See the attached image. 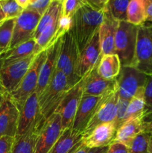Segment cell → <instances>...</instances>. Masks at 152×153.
I'll use <instances>...</instances> for the list:
<instances>
[{
  "mask_svg": "<svg viewBox=\"0 0 152 153\" xmlns=\"http://www.w3.org/2000/svg\"><path fill=\"white\" fill-rule=\"evenodd\" d=\"M69 90L66 78L61 70H55L52 80L38 97V114L34 124L36 132L55 113L67 91Z\"/></svg>",
  "mask_w": 152,
  "mask_h": 153,
  "instance_id": "6da1fadb",
  "label": "cell"
},
{
  "mask_svg": "<svg viewBox=\"0 0 152 153\" xmlns=\"http://www.w3.org/2000/svg\"><path fill=\"white\" fill-rule=\"evenodd\" d=\"M104 17V10H97L88 3L81 6L73 15L70 31L75 40L79 52L98 31Z\"/></svg>",
  "mask_w": 152,
  "mask_h": 153,
  "instance_id": "7a4b0ae2",
  "label": "cell"
},
{
  "mask_svg": "<svg viewBox=\"0 0 152 153\" xmlns=\"http://www.w3.org/2000/svg\"><path fill=\"white\" fill-rule=\"evenodd\" d=\"M79 50L72 31H69L61 37V46L56 69L66 76L69 88H72L81 79L76 75V66Z\"/></svg>",
  "mask_w": 152,
  "mask_h": 153,
  "instance_id": "3957f363",
  "label": "cell"
},
{
  "mask_svg": "<svg viewBox=\"0 0 152 153\" xmlns=\"http://www.w3.org/2000/svg\"><path fill=\"white\" fill-rule=\"evenodd\" d=\"M138 26L128 21H119L115 37V54L122 67H133L135 58Z\"/></svg>",
  "mask_w": 152,
  "mask_h": 153,
  "instance_id": "277c9868",
  "label": "cell"
},
{
  "mask_svg": "<svg viewBox=\"0 0 152 153\" xmlns=\"http://www.w3.org/2000/svg\"><path fill=\"white\" fill-rule=\"evenodd\" d=\"M46 57V50L37 54L25 76L16 89L10 93V96L14 101L18 108H22L27 99L35 92L38 84L39 76L42 65Z\"/></svg>",
  "mask_w": 152,
  "mask_h": 153,
  "instance_id": "5b68a950",
  "label": "cell"
},
{
  "mask_svg": "<svg viewBox=\"0 0 152 153\" xmlns=\"http://www.w3.org/2000/svg\"><path fill=\"white\" fill-rule=\"evenodd\" d=\"M133 67L146 75L152 74V24L138 26Z\"/></svg>",
  "mask_w": 152,
  "mask_h": 153,
  "instance_id": "8992f818",
  "label": "cell"
},
{
  "mask_svg": "<svg viewBox=\"0 0 152 153\" xmlns=\"http://www.w3.org/2000/svg\"><path fill=\"white\" fill-rule=\"evenodd\" d=\"M148 75L134 67H122L116 78L119 97L131 100L140 93L144 92Z\"/></svg>",
  "mask_w": 152,
  "mask_h": 153,
  "instance_id": "52a82bcc",
  "label": "cell"
},
{
  "mask_svg": "<svg viewBox=\"0 0 152 153\" xmlns=\"http://www.w3.org/2000/svg\"><path fill=\"white\" fill-rule=\"evenodd\" d=\"M63 129L59 114L55 113L46 121L37 133L34 153H49L61 134Z\"/></svg>",
  "mask_w": 152,
  "mask_h": 153,
  "instance_id": "ba28073f",
  "label": "cell"
},
{
  "mask_svg": "<svg viewBox=\"0 0 152 153\" xmlns=\"http://www.w3.org/2000/svg\"><path fill=\"white\" fill-rule=\"evenodd\" d=\"M35 54L0 67V82L10 94L16 89L32 64Z\"/></svg>",
  "mask_w": 152,
  "mask_h": 153,
  "instance_id": "9c48e42d",
  "label": "cell"
},
{
  "mask_svg": "<svg viewBox=\"0 0 152 153\" xmlns=\"http://www.w3.org/2000/svg\"><path fill=\"white\" fill-rule=\"evenodd\" d=\"M118 99L119 95L117 91L110 92L101 97L92 118L83 131V137L89 134L97 126L116 120Z\"/></svg>",
  "mask_w": 152,
  "mask_h": 153,
  "instance_id": "30bf717a",
  "label": "cell"
},
{
  "mask_svg": "<svg viewBox=\"0 0 152 153\" xmlns=\"http://www.w3.org/2000/svg\"><path fill=\"white\" fill-rule=\"evenodd\" d=\"M41 15L34 10L26 8L15 20L13 37L10 49L34 38Z\"/></svg>",
  "mask_w": 152,
  "mask_h": 153,
  "instance_id": "8fae6325",
  "label": "cell"
},
{
  "mask_svg": "<svg viewBox=\"0 0 152 153\" xmlns=\"http://www.w3.org/2000/svg\"><path fill=\"white\" fill-rule=\"evenodd\" d=\"M83 94V78L66 93L55 113L61 118L63 129L71 128Z\"/></svg>",
  "mask_w": 152,
  "mask_h": 153,
  "instance_id": "7c38bea8",
  "label": "cell"
},
{
  "mask_svg": "<svg viewBox=\"0 0 152 153\" xmlns=\"http://www.w3.org/2000/svg\"><path fill=\"white\" fill-rule=\"evenodd\" d=\"M101 57L98 31L95 33L89 43L79 52L76 66V75L82 79L98 64Z\"/></svg>",
  "mask_w": 152,
  "mask_h": 153,
  "instance_id": "4fadbf2b",
  "label": "cell"
},
{
  "mask_svg": "<svg viewBox=\"0 0 152 153\" xmlns=\"http://www.w3.org/2000/svg\"><path fill=\"white\" fill-rule=\"evenodd\" d=\"M19 117V109L7 94L0 106V137H16Z\"/></svg>",
  "mask_w": 152,
  "mask_h": 153,
  "instance_id": "5bb4252c",
  "label": "cell"
},
{
  "mask_svg": "<svg viewBox=\"0 0 152 153\" xmlns=\"http://www.w3.org/2000/svg\"><path fill=\"white\" fill-rule=\"evenodd\" d=\"M116 122L97 126L89 134L83 137V143L89 149L108 146L113 142L117 131Z\"/></svg>",
  "mask_w": 152,
  "mask_h": 153,
  "instance_id": "9a60e30c",
  "label": "cell"
},
{
  "mask_svg": "<svg viewBox=\"0 0 152 153\" xmlns=\"http://www.w3.org/2000/svg\"><path fill=\"white\" fill-rule=\"evenodd\" d=\"M61 37L58 39L49 49H46V59L42 65L40 76H39L38 84H37V87L35 91L38 97L41 95L45 88L51 82L55 73L60 46H61Z\"/></svg>",
  "mask_w": 152,
  "mask_h": 153,
  "instance_id": "2e32d148",
  "label": "cell"
},
{
  "mask_svg": "<svg viewBox=\"0 0 152 153\" xmlns=\"http://www.w3.org/2000/svg\"><path fill=\"white\" fill-rule=\"evenodd\" d=\"M119 21L116 20L105 7L104 21L98 29L101 56L115 54V37Z\"/></svg>",
  "mask_w": 152,
  "mask_h": 153,
  "instance_id": "e0dca14e",
  "label": "cell"
},
{
  "mask_svg": "<svg viewBox=\"0 0 152 153\" xmlns=\"http://www.w3.org/2000/svg\"><path fill=\"white\" fill-rule=\"evenodd\" d=\"M96 67L83 77V94L101 97L117 91L116 79L105 80L101 78L97 73Z\"/></svg>",
  "mask_w": 152,
  "mask_h": 153,
  "instance_id": "ac0fdd59",
  "label": "cell"
},
{
  "mask_svg": "<svg viewBox=\"0 0 152 153\" xmlns=\"http://www.w3.org/2000/svg\"><path fill=\"white\" fill-rule=\"evenodd\" d=\"M38 96L34 92L25 101L19 111V123L15 137H19L28 132L34 127L38 114Z\"/></svg>",
  "mask_w": 152,
  "mask_h": 153,
  "instance_id": "d6986e66",
  "label": "cell"
},
{
  "mask_svg": "<svg viewBox=\"0 0 152 153\" xmlns=\"http://www.w3.org/2000/svg\"><path fill=\"white\" fill-rule=\"evenodd\" d=\"M101 97L83 94L71 126L73 131L83 134Z\"/></svg>",
  "mask_w": 152,
  "mask_h": 153,
  "instance_id": "ffe728a7",
  "label": "cell"
},
{
  "mask_svg": "<svg viewBox=\"0 0 152 153\" xmlns=\"http://www.w3.org/2000/svg\"><path fill=\"white\" fill-rule=\"evenodd\" d=\"M152 122L145 121L143 117L134 118L125 121L116 131L113 143H119L129 146L134 138L149 128Z\"/></svg>",
  "mask_w": 152,
  "mask_h": 153,
  "instance_id": "44dd1931",
  "label": "cell"
},
{
  "mask_svg": "<svg viewBox=\"0 0 152 153\" xmlns=\"http://www.w3.org/2000/svg\"><path fill=\"white\" fill-rule=\"evenodd\" d=\"M83 143V134L71 128L63 130L49 153H72Z\"/></svg>",
  "mask_w": 152,
  "mask_h": 153,
  "instance_id": "7402d4cb",
  "label": "cell"
},
{
  "mask_svg": "<svg viewBox=\"0 0 152 153\" xmlns=\"http://www.w3.org/2000/svg\"><path fill=\"white\" fill-rule=\"evenodd\" d=\"M122 68L120 60L116 54L102 55L96 67L98 74L105 80H115Z\"/></svg>",
  "mask_w": 152,
  "mask_h": 153,
  "instance_id": "603a6c76",
  "label": "cell"
},
{
  "mask_svg": "<svg viewBox=\"0 0 152 153\" xmlns=\"http://www.w3.org/2000/svg\"><path fill=\"white\" fill-rule=\"evenodd\" d=\"M35 45L36 40L32 38L18 45L13 49H9L7 52L0 55V67L34 54Z\"/></svg>",
  "mask_w": 152,
  "mask_h": 153,
  "instance_id": "cb8c5ba5",
  "label": "cell"
},
{
  "mask_svg": "<svg viewBox=\"0 0 152 153\" xmlns=\"http://www.w3.org/2000/svg\"><path fill=\"white\" fill-rule=\"evenodd\" d=\"M36 136L37 133L33 127L25 135L15 137L10 153H34Z\"/></svg>",
  "mask_w": 152,
  "mask_h": 153,
  "instance_id": "d4e9b609",
  "label": "cell"
},
{
  "mask_svg": "<svg viewBox=\"0 0 152 153\" xmlns=\"http://www.w3.org/2000/svg\"><path fill=\"white\" fill-rule=\"evenodd\" d=\"M127 21L137 26L145 23V12L142 0L130 1L127 11Z\"/></svg>",
  "mask_w": 152,
  "mask_h": 153,
  "instance_id": "484cf974",
  "label": "cell"
},
{
  "mask_svg": "<svg viewBox=\"0 0 152 153\" xmlns=\"http://www.w3.org/2000/svg\"><path fill=\"white\" fill-rule=\"evenodd\" d=\"M16 19H5L0 23V55L10 49Z\"/></svg>",
  "mask_w": 152,
  "mask_h": 153,
  "instance_id": "4316f807",
  "label": "cell"
},
{
  "mask_svg": "<svg viewBox=\"0 0 152 153\" xmlns=\"http://www.w3.org/2000/svg\"><path fill=\"white\" fill-rule=\"evenodd\" d=\"M143 95L144 92L140 93L130 100L124 122L134 118H144L145 102Z\"/></svg>",
  "mask_w": 152,
  "mask_h": 153,
  "instance_id": "83f0119b",
  "label": "cell"
},
{
  "mask_svg": "<svg viewBox=\"0 0 152 153\" xmlns=\"http://www.w3.org/2000/svg\"><path fill=\"white\" fill-rule=\"evenodd\" d=\"M152 123L148 128L139 134L128 146L129 153H149V139Z\"/></svg>",
  "mask_w": 152,
  "mask_h": 153,
  "instance_id": "f1b7e54d",
  "label": "cell"
},
{
  "mask_svg": "<svg viewBox=\"0 0 152 153\" xmlns=\"http://www.w3.org/2000/svg\"><path fill=\"white\" fill-rule=\"evenodd\" d=\"M131 0H109L106 8L117 21H127V11Z\"/></svg>",
  "mask_w": 152,
  "mask_h": 153,
  "instance_id": "f546056e",
  "label": "cell"
},
{
  "mask_svg": "<svg viewBox=\"0 0 152 153\" xmlns=\"http://www.w3.org/2000/svg\"><path fill=\"white\" fill-rule=\"evenodd\" d=\"M143 97L145 102L144 119L145 121L152 122V74L148 75Z\"/></svg>",
  "mask_w": 152,
  "mask_h": 153,
  "instance_id": "4dcf8cb0",
  "label": "cell"
},
{
  "mask_svg": "<svg viewBox=\"0 0 152 153\" xmlns=\"http://www.w3.org/2000/svg\"><path fill=\"white\" fill-rule=\"evenodd\" d=\"M0 4L5 15L6 19H16L24 10L16 0H0Z\"/></svg>",
  "mask_w": 152,
  "mask_h": 153,
  "instance_id": "1f68e13d",
  "label": "cell"
},
{
  "mask_svg": "<svg viewBox=\"0 0 152 153\" xmlns=\"http://www.w3.org/2000/svg\"><path fill=\"white\" fill-rule=\"evenodd\" d=\"M86 3H87V0H63L61 15L66 17H72L75 12Z\"/></svg>",
  "mask_w": 152,
  "mask_h": 153,
  "instance_id": "d6a6232c",
  "label": "cell"
},
{
  "mask_svg": "<svg viewBox=\"0 0 152 153\" xmlns=\"http://www.w3.org/2000/svg\"><path fill=\"white\" fill-rule=\"evenodd\" d=\"M129 102L130 100L120 98V97H119V99H118L117 104H116V120H115L118 128L124 123V120H125L127 108H128Z\"/></svg>",
  "mask_w": 152,
  "mask_h": 153,
  "instance_id": "836d02e7",
  "label": "cell"
},
{
  "mask_svg": "<svg viewBox=\"0 0 152 153\" xmlns=\"http://www.w3.org/2000/svg\"><path fill=\"white\" fill-rule=\"evenodd\" d=\"M51 3L52 0H36L34 2L31 3L27 8L34 10L42 16L49 7Z\"/></svg>",
  "mask_w": 152,
  "mask_h": 153,
  "instance_id": "e575fe53",
  "label": "cell"
},
{
  "mask_svg": "<svg viewBox=\"0 0 152 153\" xmlns=\"http://www.w3.org/2000/svg\"><path fill=\"white\" fill-rule=\"evenodd\" d=\"M15 137L3 136L0 137V153H10Z\"/></svg>",
  "mask_w": 152,
  "mask_h": 153,
  "instance_id": "d590c367",
  "label": "cell"
},
{
  "mask_svg": "<svg viewBox=\"0 0 152 153\" xmlns=\"http://www.w3.org/2000/svg\"><path fill=\"white\" fill-rule=\"evenodd\" d=\"M106 153H129L128 147L119 143H112Z\"/></svg>",
  "mask_w": 152,
  "mask_h": 153,
  "instance_id": "8d00e7d4",
  "label": "cell"
},
{
  "mask_svg": "<svg viewBox=\"0 0 152 153\" xmlns=\"http://www.w3.org/2000/svg\"><path fill=\"white\" fill-rule=\"evenodd\" d=\"M145 8L146 22H152V0H142Z\"/></svg>",
  "mask_w": 152,
  "mask_h": 153,
  "instance_id": "74e56055",
  "label": "cell"
},
{
  "mask_svg": "<svg viewBox=\"0 0 152 153\" xmlns=\"http://www.w3.org/2000/svg\"><path fill=\"white\" fill-rule=\"evenodd\" d=\"M109 0H87V3L97 10H104Z\"/></svg>",
  "mask_w": 152,
  "mask_h": 153,
  "instance_id": "f35d334b",
  "label": "cell"
},
{
  "mask_svg": "<svg viewBox=\"0 0 152 153\" xmlns=\"http://www.w3.org/2000/svg\"><path fill=\"white\" fill-rule=\"evenodd\" d=\"M108 146H104V147H98V148H92L89 149L87 153H106L107 149H108Z\"/></svg>",
  "mask_w": 152,
  "mask_h": 153,
  "instance_id": "ab89813d",
  "label": "cell"
},
{
  "mask_svg": "<svg viewBox=\"0 0 152 153\" xmlns=\"http://www.w3.org/2000/svg\"><path fill=\"white\" fill-rule=\"evenodd\" d=\"M7 94H9V93L4 89V88L2 86L1 82H0V106H1L3 100H4V98H5L6 96L7 95Z\"/></svg>",
  "mask_w": 152,
  "mask_h": 153,
  "instance_id": "60d3db41",
  "label": "cell"
},
{
  "mask_svg": "<svg viewBox=\"0 0 152 153\" xmlns=\"http://www.w3.org/2000/svg\"><path fill=\"white\" fill-rule=\"evenodd\" d=\"M16 1L24 10L26 9L29 6L30 3H31V0H16Z\"/></svg>",
  "mask_w": 152,
  "mask_h": 153,
  "instance_id": "b9f144b4",
  "label": "cell"
},
{
  "mask_svg": "<svg viewBox=\"0 0 152 153\" xmlns=\"http://www.w3.org/2000/svg\"><path fill=\"white\" fill-rule=\"evenodd\" d=\"M89 149V148L86 147L83 143H82L78 148H77L74 152H72V153H87Z\"/></svg>",
  "mask_w": 152,
  "mask_h": 153,
  "instance_id": "7bdbcfd3",
  "label": "cell"
},
{
  "mask_svg": "<svg viewBox=\"0 0 152 153\" xmlns=\"http://www.w3.org/2000/svg\"><path fill=\"white\" fill-rule=\"evenodd\" d=\"M5 19H6L5 15H4V12H3L2 9H1V4H0V23H1V22H3V21L5 20Z\"/></svg>",
  "mask_w": 152,
  "mask_h": 153,
  "instance_id": "ee69618b",
  "label": "cell"
},
{
  "mask_svg": "<svg viewBox=\"0 0 152 153\" xmlns=\"http://www.w3.org/2000/svg\"><path fill=\"white\" fill-rule=\"evenodd\" d=\"M149 153H152V127L150 131V139H149Z\"/></svg>",
  "mask_w": 152,
  "mask_h": 153,
  "instance_id": "f6af8a7d",
  "label": "cell"
},
{
  "mask_svg": "<svg viewBox=\"0 0 152 153\" xmlns=\"http://www.w3.org/2000/svg\"><path fill=\"white\" fill-rule=\"evenodd\" d=\"M52 1H58V2L63 3V0H52Z\"/></svg>",
  "mask_w": 152,
  "mask_h": 153,
  "instance_id": "bcb514c9",
  "label": "cell"
},
{
  "mask_svg": "<svg viewBox=\"0 0 152 153\" xmlns=\"http://www.w3.org/2000/svg\"></svg>",
  "mask_w": 152,
  "mask_h": 153,
  "instance_id": "7dc6e473",
  "label": "cell"
}]
</instances>
